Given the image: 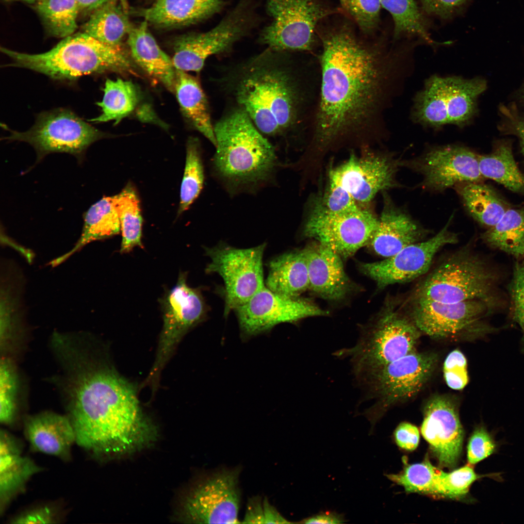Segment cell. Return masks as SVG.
Masks as SVG:
<instances>
[{"instance_id": "1", "label": "cell", "mask_w": 524, "mask_h": 524, "mask_svg": "<svg viewBox=\"0 0 524 524\" xmlns=\"http://www.w3.org/2000/svg\"><path fill=\"white\" fill-rule=\"evenodd\" d=\"M319 63L313 144L326 148L372 132L385 102L392 67L389 59L340 30L322 38Z\"/></svg>"}, {"instance_id": "2", "label": "cell", "mask_w": 524, "mask_h": 524, "mask_svg": "<svg viewBox=\"0 0 524 524\" xmlns=\"http://www.w3.org/2000/svg\"><path fill=\"white\" fill-rule=\"evenodd\" d=\"M269 48L230 66L220 85L266 138L287 137L304 124L310 101L303 65Z\"/></svg>"}, {"instance_id": "3", "label": "cell", "mask_w": 524, "mask_h": 524, "mask_svg": "<svg viewBox=\"0 0 524 524\" xmlns=\"http://www.w3.org/2000/svg\"><path fill=\"white\" fill-rule=\"evenodd\" d=\"M73 426L76 443L96 457L138 449L152 442L156 432L136 388L116 371L97 403Z\"/></svg>"}, {"instance_id": "4", "label": "cell", "mask_w": 524, "mask_h": 524, "mask_svg": "<svg viewBox=\"0 0 524 524\" xmlns=\"http://www.w3.org/2000/svg\"><path fill=\"white\" fill-rule=\"evenodd\" d=\"M214 175L231 195L253 193L273 179L275 147L242 108L234 106L214 124Z\"/></svg>"}, {"instance_id": "5", "label": "cell", "mask_w": 524, "mask_h": 524, "mask_svg": "<svg viewBox=\"0 0 524 524\" xmlns=\"http://www.w3.org/2000/svg\"><path fill=\"white\" fill-rule=\"evenodd\" d=\"M63 39L41 53L20 52L4 47L0 50L12 60L8 66L31 69L56 80L72 81L109 71L135 73L133 64L121 47L104 44L84 32Z\"/></svg>"}, {"instance_id": "6", "label": "cell", "mask_w": 524, "mask_h": 524, "mask_svg": "<svg viewBox=\"0 0 524 524\" xmlns=\"http://www.w3.org/2000/svg\"><path fill=\"white\" fill-rule=\"evenodd\" d=\"M499 276L485 257L465 246L442 260L410 295L441 302L480 300L493 311Z\"/></svg>"}, {"instance_id": "7", "label": "cell", "mask_w": 524, "mask_h": 524, "mask_svg": "<svg viewBox=\"0 0 524 524\" xmlns=\"http://www.w3.org/2000/svg\"><path fill=\"white\" fill-rule=\"evenodd\" d=\"M421 333L401 304L392 303L354 346L337 354L350 357L359 379L415 351Z\"/></svg>"}, {"instance_id": "8", "label": "cell", "mask_w": 524, "mask_h": 524, "mask_svg": "<svg viewBox=\"0 0 524 524\" xmlns=\"http://www.w3.org/2000/svg\"><path fill=\"white\" fill-rule=\"evenodd\" d=\"M401 305L421 332L434 339H474L496 330L485 318L493 310L480 300L449 303L410 295Z\"/></svg>"}, {"instance_id": "9", "label": "cell", "mask_w": 524, "mask_h": 524, "mask_svg": "<svg viewBox=\"0 0 524 524\" xmlns=\"http://www.w3.org/2000/svg\"><path fill=\"white\" fill-rule=\"evenodd\" d=\"M438 359L434 352L415 351L358 379L376 400L364 412L372 428L389 407L421 391L435 371Z\"/></svg>"}, {"instance_id": "10", "label": "cell", "mask_w": 524, "mask_h": 524, "mask_svg": "<svg viewBox=\"0 0 524 524\" xmlns=\"http://www.w3.org/2000/svg\"><path fill=\"white\" fill-rule=\"evenodd\" d=\"M2 127L10 133L5 140L25 142L34 147L36 163L55 152L70 154L82 161L91 144L110 136L66 109L41 113L35 124L26 131L12 130L4 124Z\"/></svg>"}, {"instance_id": "11", "label": "cell", "mask_w": 524, "mask_h": 524, "mask_svg": "<svg viewBox=\"0 0 524 524\" xmlns=\"http://www.w3.org/2000/svg\"><path fill=\"white\" fill-rule=\"evenodd\" d=\"M186 273H180L175 285L160 299L163 327L155 360L146 384L155 390L161 372L182 338L206 318L207 307L199 288L189 287Z\"/></svg>"}, {"instance_id": "12", "label": "cell", "mask_w": 524, "mask_h": 524, "mask_svg": "<svg viewBox=\"0 0 524 524\" xmlns=\"http://www.w3.org/2000/svg\"><path fill=\"white\" fill-rule=\"evenodd\" d=\"M265 246L263 243L239 248L221 243L205 248L211 259L206 272L218 274L224 282L225 317L265 286L262 263Z\"/></svg>"}, {"instance_id": "13", "label": "cell", "mask_w": 524, "mask_h": 524, "mask_svg": "<svg viewBox=\"0 0 524 524\" xmlns=\"http://www.w3.org/2000/svg\"><path fill=\"white\" fill-rule=\"evenodd\" d=\"M272 23L260 34L268 48L291 52L311 50L318 22L329 14L318 0H266Z\"/></svg>"}, {"instance_id": "14", "label": "cell", "mask_w": 524, "mask_h": 524, "mask_svg": "<svg viewBox=\"0 0 524 524\" xmlns=\"http://www.w3.org/2000/svg\"><path fill=\"white\" fill-rule=\"evenodd\" d=\"M254 19L250 0H241L210 31L179 37L174 42L172 58L176 69L199 72L210 56L229 50L252 27Z\"/></svg>"}, {"instance_id": "15", "label": "cell", "mask_w": 524, "mask_h": 524, "mask_svg": "<svg viewBox=\"0 0 524 524\" xmlns=\"http://www.w3.org/2000/svg\"><path fill=\"white\" fill-rule=\"evenodd\" d=\"M378 218L361 208L332 213L314 208L304 228V234L346 259L369 243Z\"/></svg>"}, {"instance_id": "16", "label": "cell", "mask_w": 524, "mask_h": 524, "mask_svg": "<svg viewBox=\"0 0 524 524\" xmlns=\"http://www.w3.org/2000/svg\"><path fill=\"white\" fill-rule=\"evenodd\" d=\"M240 467L214 470L194 488L183 512L186 520L198 524L239 523Z\"/></svg>"}, {"instance_id": "17", "label": "cell", "mask_w": 524, "mask_h": 524, "mask_svg": "<svg viewBox=\"0 0 524 524\" xmlns=\"http://www.w3.org/2000/svg\"><path fill=\"white\" fill-rule=\"evenodd\" d=\"M234 311L244 341L267 333L280 323L328 314L308 300L278 294L266 286Z\"/></svg>"}, {"instance_id": "18", "label": "cell", "mask_w": 524, "mask_h": 524, "mask_svg": "<svg viewBox=\"0 0 524 524\" xmlns=\"http://www.w3.org/2000/svg\"><path fill=\"white\" fill-rule=\"evenodd\" d=\"M452 217L433 237L408 246L382 261L361 264V271L373 279L380 289L408 282L426 275L438 252L443 246L458 242V234L448 229Z\"/></svg>"}, {"instance_id": "19", "label": "cell", "mask_w": 524, "mask_h": 524, "mask_svg": "<svg viewBox=\"0 0 524 524\" xmlns=\"http://www.w3.org/2000/svg\"><path fill=\"white\" fill-rule=\"evenodd\" d=\"M400 164L421 175L422 186L433 191H442L463 183L479 182L484 178L480 171L479 155L458 145L432 147Z\"/></svg>"}, {"instance_id": "20", "label": "cell", "mask_w": 524, "mask_h": 524, "mask_svg": "<svg viewBox=\"0 0 524 524\" xmlns=\"http://www.w3.org/2000/svg\"><path fill=\"white\" fill-rule=\"evenodd\" d=\"M399 165L388 155L352 152L344 163L329 171V180L343 187L358 204H365L379 192L398 186L396 174Z\"/></svg>"}, {"instance_id": "21", "label": "cell", "mask_w": 524, "mask_h": 524, "mask_svg": "<svg viewBox=\"0 0 524 524\" xmlns=\"http://www.w3.org/2000/svg\"><path fill=\"white\" fill-rule=\"evenodd\" d=\"M421 431L439 465L455 467L462 450L464 430L454 400L443 395L429 398L424 407Z\"/></svg>"}, {"instance_id": "22", "label": "cell", "mask_w": 524, "mask_h": 524, "mask_svg": "<svg viewBox=\"0 0 524 524\" xmlns=\"http://www.w3.org/2000/svg\"><path fill=\"white\" fill-rule=\"evenodd\" d=\"M384 198L377 228L368 244L376 254L386 258L408 246L423 241L429 233L407 212L396 206L390 197Z\"/></svg>"}, {"instance_id": "23", "label": "cell", "mask_w": 524, "mask_h": 524, "mask_svg": "<svg viewBox=\"0 0 524 524\" xmlns=\"http://www.w3.org/2000/svg\"><path fill=\"white\" fill-rule=\"evenodd\" d=\"M24 433L31 449L67 461L76 434L67 416L44 411L26 417Z\"/></svg>"}, {"instance_id": "24", "label": "cell", "mask_w": 524, "mask_h": 524, "mask_svg": "<svg viewBox=\"0 0 524 524\" xmlns=\"http://www.w3.org/2000/svg\"><path fill=\"white\" fill-rule=\"evenodd\" d=\"M19 440L4 429L0 431V514L25 490L32 476L43 471L29 457L22 454Z\"/></svg>"}, {"instance_id": "25", "label": "cell", "mask_w": 524, "mask_h": 524, "mask_svg": "<svg viewBox=\"0 0 524 524\" xmlns=\"http://www.w3.org/2000/svg\"><path fill=\"white\" fill-rule=\"evenodd\" d=\"M307 258L309 289L330 300L344 298L351 289L342 258L331 249L317 243L305 249Z\"/></svg>"}, {"instance_id": "26", "label": "cell", "mask_w": 524, "mask_h": 524, "mask_svg": "<svg viewBox=\"0 0 524 524\" xmlns=\"http://www.w3.org/2000/svg\"><path fill=\"white\" fill-rule=\"evenodd\" d=\"M221 0H156L133 12L148 23L161 27L189 25L212 16L224 5Z\"/></svg>"}, {"instance_id": "27", "label": "cell", "mask_w": 524, "mask_h": 524, "mask_svg": "<svg viewBox=\"0 0 524 524\" xmlns=\"http://www.w3.org/2000/svg\"><path fill=\"white\" fill-rule=\"evenodd\" d=\"M145 20L132 27L128 34L127 43L134 61L149 76L174 91L176 69L172 59L160 48Z\"/></svg>"}, {"instance_id": "28", "label": "cell", "mask_w": 524, "mask_h": 524, "mask_svg": "<svg viewBox=\"0 0 524 524\" xmlns=\"http://www.w3.org/2000/svg\"><path fill=\"white\" fill-rule=\"evenodd\" d=\"M83 221L81 235L75 246L51 261L49 263L51 266L60 265L92 242L105 239L120 232V223L114 196H104L92 205L84 213Z\"/></svg>"}, {"instance_id": "29", "label": "cell", "mask_w": 524, "mask_h": 524, "mask_svg": "<svg viewBox=\"0 0 524 524\" xmlns=\"http://www.w3.org/2000/svg\"><path fill=\"white\" fill-rule=\"evenodd\" d=\"M174 91L182 114L190 125L215 147L214 125L208 100L199 82L185 71L176 69Z\"/></svg>"}, {"instance_id": "30", "label": "cell", "mask_w": 524, "mask_h": 524, "mask_svg": "<svg viewBox=\"0 0 524 524\" xmlns=\"http://www.w3.org/2000/svg\"><path fill=\"white\" fill-rule=\"evenodd\" d=\"M265 285L278 294L298 297L309 289L307 255L305 249L286 252L268 263Z\"/></svg>"}, {"instance_id": "31", "label": "cell", "mask_w": 524, "mask_h": 524, "mask_svg": "<svg viewBox=\"0 0 524 524\" xmlns=\"http://www.w3.org/2000/svg\"><path fill=\"white\" fill-rule=\"evenodd\" d=\"M128 12L118 0H109L93 11L83 24V32L107 45L120 47L132 28Z\"/></svg>"}, {"instance_id": "32", "label": "cell", "mask_w": 524, "mask_h": 524, "mask_svg": "<svg viewBox=\"0 0 524 524\" xmlns=\"http://www.w3.org/2000/svg\"><path fill=\"white\" fill-rule=\"evenodd\" d=\"M469 213L489 228L495 225L508 204L490 186L479 182H466L454 187Z\"/></svg>"}, {"instance_id": "33", "label": "cell", "mask_w": 524, "mask_h": 524, "mask_svg": "<svg viewBox=\"0 0 524 524\" xmlns=\"http://www.w3.org/2000/svg\"><path fill=\"white\" fill-rule=\"evenodd\" d=\"M479 165L483 178L491 179L512 192L524 195V174L515 161L511 144L500 141L490 153L479 155Z\"/></svg>"}, {"instance_id": "34", "label": "cell", "mask_w": 524, "mask_h": 524, "mask_svg": "<svg viewBox=\"0 0 524 524\" xmlns=\"http://www.w3.org/2000/svg\"><path fill=\"white\" fill-rule=\"evenodd\" d=\"M481 237L493 249L517 259L524 258V205L508 209L498 222Z\"/></svg>"}, {"instance_id": "35", "label": "cell", "mask_w": 524, "mask_h": 524, "mask_svg": "<svg viewBox=\"0 0 524 524\" xmlns=\"http://www.w3.org/2000/svg\"><path fill=\"white\" fill-rule=\"evenodd\" d=\"M138 101L137 90L132 82L121 79H108L104 84L103 98L97 103L101 113L88 121L96 123L114 121L115 124H117L134 110Z\"/></svg>"}, {"instance_id": "36", "label": "cell", "mask_w": 524, "mask_h": 524, "mask_svg": "<svg viewBox=\"0 0 524 524\" xmlns=\"http://www.w3.org/2000/svg\"><path fill=\"white\" fill-rule=\"evenodd\" d=\"M114 196L122 237L120 252L127 253L135 246L143 247V218L139 200L134 188L128 184Z\"/></svg>"}, {"instance_id": "37", "label": "cell", "mask_w": 524, "mask_h": 524, "mask_svg": "<svg viewBox=\"0 0 524 524\" xmlns=\"http://www.w3.org/2000/svg\"><path fill=\"white\" fill-rule=\"evenodd\" d=\"M404 462L402 471L396 474L386 475L388 479L402 486L407 492L443 497L441 481L442 470L434 466L428 458L421 463L412 464Z\"/></svg>"}, {"instance_id": "38", "label": "cell", "mask_w": 524, "mask_h": 524, "mask_svg": "<svg viewBox=\"0 0 524 524\" xmlns=\"http://www.w3.org/2000/svg\"><path fill=\"white\" fill-rule=\"evenodd\" d=\"M35 10L49 33L57 38H65L77 28L80 11L75 0H37Z\"/></svg>"}, {"instance_id": "39", "label": "cell", "mask_w": 524, "mask_h": 524, "mask_svg": "<svg viewBox=\"0 0 524 524\" xmlns=\"http://www.w3.org/2000/svg\"><path fill=\"white\" fill-rule=\"evenodd\" d=\"M204 181V167L199 140L190 137L186 143L184 172L180 191L178 214L187 210L199 195Z\"/></svg>"}, {"instance_id": "40", "label": "cell", "mask_w": 524, "mask_h": 524, "mask_svg": "<svg viewBox=\"0 0 524 524\" xmlns=\"http://www.w3.org/2000/svg\"><path fill=\"white\" fill-rule=\"evenodd\" d=\"M379 0L381 6L393 17L395 38L402 35H414L431 45L436 44L430 37L424 18L413 0Z\"/></svg>"}, {"instance_id": "41", "label": "cell", "mask_w": 524, "mask_h": 524, "mask_svg": "<svg viewBox=\"0 0 524 524\" xmlns=\"http://www.w3.org/2000/svg\"><path fill=\"white\" fill-rule=\"evenodd\" d=\"M18 379L15 366L9 358L3 357L0 363V421L10 426L17 414Z\"/></svg>"}, {"instance_id": "42", "label": "cell", "mask_w": 524, "mask_h": 524, "mask_svg": "<svg viewBox=\"0 0 524 524\" xmlns=\"http://www.w3.org/2000/svg\"><path fill=\"white\" fill-rule=\"evenodd\" d=\"M485 477L497 481L502 479L500 473L478 474L475 471L473 465L469 463L451 472L442 471L441 479L444 497L454 499L464 498L472 484Z\"/></svg>"}, {"instance_id": "43", "label": "cell", "mask_w": 524, "mask_h": 524, "mask_svg": "<svg viewBox=\"0 0 524 524\" xmlns=\"http://www.w3.org/2000/svg\"><path fill=\"white\" fill-rule=\"evenodd\" d=\"M500 446L494 435L482 424L475 427L468 441L467 457L468 463L475 464L496 453Z\"/></svg>"}, {"instance_id": "44", "label": "cell", "mask_w": 524, "mask_h": 524, "mask_svg": "<svg viewBox=\"0 0 524 524\" xmlns=\"http://www.w3.org/2000/svg\"><path fill=\"white\" fill-rule=\"evenodd\" d=\"M360 28L365 32L374 29L379 18V0H339Z\"/></svg>"}, {"instance_id": "45", "label": "cell", "mask_w": 524, "mask_h": 524, "mask_svg": "<svg viewBox=\"0 0 524 524\" xmlns=\"http://www.w3.org/2000/svg\"><path fill=\"white\" fill-rule=\"evenodd\" d=\"M442 371L446 385L453 390H461L469 382L467 361L459 349L453 350L447 355L443 364Z\"/></svg>"}, {"instance_id": "46", "label": "cell", "mask_w": 524, "mask_h": 524, "mask_svg": "<svg viewBox=\"0 0 524 524\" xmlns=\"http://www.w3.org/2000/svg\"><path fill=\"white\" fill-rule=\"evenodd\" d=\"M244 523L288 524L285 519L270 504L266 498L262 500L259 496L252 497L248 501Z\"/></svg>"}, {"instance_id": "47", "label": "cell", "mask_w": 524, "mask_h": 524, "mask_svg": "<svg viewBox=\"0 0 524 524\" xmlns=\"http://www.w3.org/2000/svg\"><path fill=\"white\" fill-rule=\"evenodd\" d=\"M316 205L332 213L347 212L360 206L345 189L330 180L322 199Z\"/></svg>"}, {"instance_id": "48", "label": "cell", "mask_w": 524, "mask_h": 524, "mask_svg": "<svg viewBox=\"0 0 524 524\" xmlns=\"http://www.w3.org/2000/svg\"><path fill=\"white\" fill-rule=\"evenodd\" d=\"M509 292L511 317L520 326L524 321V261L514 264Z\"/></svg>"}, {"instance_id": "49", "label": "cell", "mask_w": 524, "mask_h": 524, "mask_svg": "<svg viewBox=\"0 0 524 524\" xmlns=\"http://www.w3.org/2000/svg\"><path fill=\"white\" fill-rule=\"evenodd\" d=\"M58 514L56 509L50 505H41L28 509L14 517L10 520L13 524H54L57 523Z\"/></svg>"}, {"instance_id": "50", "label": "cell", "mask_w": 524, "mask_h": 524, "mask_svg": "<svg viewBox=\"0 0 524 524\" xmlns=\"http://www.w3.org/2000/svg\"><path fill=\"white\" fill-rule=\"evenodd\" d=\"M393 437L399 447L405 450L413 451L418 446L420 432L415 426L408 422H402L395 429Z\"/></svg>"}, {"instance_id": "51", "label": "cell", "mask_w": 524, "mask_h": 524, "mask_svg": "<svg viewBox=\"0 0 524 524\" xmlns=\"http://www.w3.org/2000/svg\"><path fill=\"white\" fill-rule=\"evenodd\" d=\"M506 121L501 129L504 133L516 136L519 141L521 152L524 157V115H520L516 111L508 108L501 109Z\"/></svg>"}, {"instance_id": "52", "label": "cell", "mask_w": 524, "mask_h": 524, "mask_svg": "<svg viewBox=\"0 0 524 524\" xmlns=\"http://www.w3.org/2000/svg\"><path fill=\"white\" fill-rule=\"evenodd\" d=\"M466 0H420L426 12L446 17L450 16Z\"/></svg>"}, {"instance_id": "53", "label": "cell", "mask_w": 524, "mask_h": 524, "mask_svg": "<svg viewBox=\"0 0 524 524\" xmlns=\"http://www.w3.org/2000/svg\"><path fill=\"white\" fill-rule=\"evenodd\" d=\"M345 520L342 514L333 511L321 512L316 514L305 518L299 523L302 524H342Z\"/></svg>"}, {"instance_id": "54", "label": "cell", "mask_w": 524, "mask_h": 524, "mask_svg": "<svg viewBox=\"0 0 524 524\" xmlns=\"http://www.w3.org/2000/svg\"><path fill=\"white\" fill-rule=\"evenodd\" d=\"M80 9L85 11H94L98 8L109 0H75Z\"/></svg>"}, {"instance_id": "55", "label": "cell", "mask_w": 524, "mask_h": 524, "mask_svg": "<svg viewBox=\"0 0 524 524\" xmlns=\"http://www.w3.org/2000/svg\"><path fill=\"white\" fill-rule=\"evenodd\" d=\"M519 94L521 101L524 103V84L522 85Z\"/></svg>"}, {"instance_id": "56", "label": "cell", "mask_w": 524, "mask_h": 524, "mask_svg": "<svg viewBox=\"0 0 524 524\" xmlns=\"http://www.w3.org/2000/svg\"><path fill=\"white\" fill-rule=\"evenodd\" d=\"M3 0L6 1H22V2L28 3H35L36 1L37 0Z\"/></svg>"}, {"instance_id": "57", "label": "cell", "mask_w": 524, "mask_h": 524, "mask_svg": "<svg viewBox=\"0 0 524 524\" xmlns=\"http://www.w3.org/2000/svg\"><path fill=\"white\" fill-rule=\"evenodd\" d=\"M520 327L522 328L523 332V343L524 344V321L520 325Z\"/></svg>"}]
</instances>
